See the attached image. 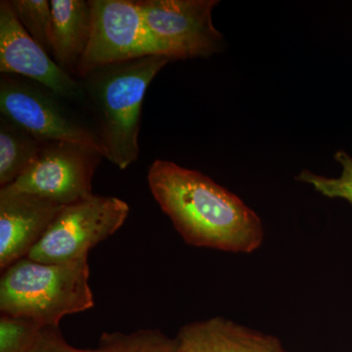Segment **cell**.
Returning <instances> with one entry per match:
<instances>
[{
  "label": "cell",
  "mask_w": 352,
  "mask_h": 352,
  "mask_svg": "<svg viewBox=\"0 0 352 352\" xmlns=\"http://www.w3.org/2000/svg\"><path fill=\"white\" fill-rule=\"evenodd\" d=\"M147 180L155 200L187 244L245 254L261 247L264 231L258 215L207 175L156 160Z\"/></svg>",
  "instance_id": "6da1fadb"
},
{
  "label": "cell",
  "mask_w": 352,
  "mask_h": 352,
  "mask_svg": "<svg viewBox=\"0 0 352 352\" xmlns=\"http://www.w3.org/2000/svg\"><path fill=\"white\" fill-rule=\"evenodd\" d=\"M148 56L109 65L80 80L83 98L106 159L126 170L139 156L141 112L148 87L170 63Z\"/></svg>",
  "instance_id": "7a4b0ae2"
},
{
  "label": "cell",
  "mask_w": 352,
  "mask_h": 352,
  "mask_svg": "<svg viewBox=\"0 0 352 352\" xmlns=\"http://www.w3.org/2000/svg\"><path fill=\"white\" fill-rule=\"evenodd\" d=\"M89 273L87 258L65 263L20 259L2 273L0 311L41 327H59L65 316L94 307Z\"/></svg>",
  "instance_id": "3957f363"
},
{
  "label": "cell",
  "mask_w": 352,
  "mask_h": 352,
  "mask_svg": "<svg viewBox=\"0 0 352 352\" xmlns=\"http://www.w3.org/2000/svg\"><path fill=\"white\" fill-rule=\"evenodd\" d=\"M65 101L52 90L28 78L6 74L0 76V113L4 118L45 142L80 143L104 154L92 124Z\"/></svg>",
  "instance_id": "277c9868"
},
{
  "label": "cell",
  "mask_w": 352,
  "mask_h": 352,
  "mask_svg": "<svg viewBox=\"0 0 352 352\" xmlns=\"http://www.w3.org/2000/svg\"><path fill=\"white\" fill-rule=\"evenodd\" d=\"M129 214V205L116 197L94 195L63 206L27 258L46 263L87 258L90 250L124 226Z\"/></svg>",
  "instance_id": "5b68a950"
},
{
  "label": "cell",
  "mask_w": 352,
  "mask_h": 352,
  "mask_svg": "<svg viewBox=\"0 0 352 352\" xmlns=\"http://www.w3.org/2000/svg\"><path fill=\"white\" fill-rule=\"evenodd\" d=\"M146 27L162 55L175 60L207 58L224 48V38L212 24L217 0H138Z\"/></svg>",
  "instance_id": "8992f818"
},
{
  "label": "cell",
  "mask_w": 352,
  "mask_h": 352,
  "mask_svg": "<svg viewBox=\"0 0 352 352\" xmlns=\"http://www.w3.org/2000/svg\"><path fill=\"white\" fill-rule=\"evenodd\" d=\"M92 30L76 78L109 65L163 56L133 0H89Z\"/></svg>",
  "instance_id": "52a82bcc"
},
{
  "label": "cell",
  "mask_w": 352,
  "mask_h": 352,
  "mask_svg": "<svg viewBox=\"0 0 352 352\" xmlns=\"http://www.w3.org/2000/svg\"><path fill=\"white\" fill-rule=\"evenodd\" d=\"M104 157L92 146L47 141L34 163L8 187L60 206L78 203L94 195L92 178Z\"/></svg>",
  "instance_id": "ba28073f"
},
{
  "label": "cell",
  "mask_w": 352,
  "mask_h": 352,
  "mask_svg": "<svg viewBox=\"0 0 352 352\" xmlns=\"http://www.w3.org/2000/svg\"><path fill=\"white\" fill-rule=\"evenodd\" d=\"M0 73L38 82L65 100L82 102L80 80L64 71L28 34L8 0L0 2Z\"/></svg>",
  "instance_id": "9c48e42d"
},
{
  "label": "cell",
  "mask_w": 352,
  "mask_h": 352,
  "mask_svg": "<svg viewBox=\"0 0 352 352\" xmlns=\"http://www.w3.org/2000/svg\"><path fill=\"white\" fill-rule=\"evenodd\" d=\"M63 206L43 197L0 189V267L27 258Z\"/></svg>",
  "instance_id": "30bf717a"
},
{
  "label": "cell",
  "mask_w": 352,
  "mask_h": 352,
  "mask_svg": "<svg viewBox=\"0 0 352 352\" xmlns=\"http://www.w3.org/2000/svg\"><path fill=\"white\" fill-rule=\"evenodd\" d=\"M175 340L177 352H288L277 338L221 317L188 324Z\"/></svg>",
  "instance_id": "8fae6325"
},
{
  "label": "cell",
  "mask_w": 352,
  "mask_h": 352,
  "mask_svg": "<svg viewBox=\"0 0 352 352\" xmlns=\"http://www.w3.org/2000/svg\"><path fill=\"white\" fill-rule=\"evenodd\" d=\"M50 3L53 59L76 78L91 34V7L85 0H51Z\"/></svg>",
  "instance_id": "7c38bea8"
},
{
  "label": "cell",
  "mask_w": 352,
  "mask_h": 352,
  "mask_svg": "<svg viewBox=\"0 0 352 352\" xmlns=\"http://www.w3.org/2000/svg\"><path fill=\"white\" fill-rule=\"evenodd\" d=\"M44 143L0 115V186L15 182L34 163Z\"/></svg>",
  "instance_id": "4fadbf2b"
},
{
  "label": "cell",
  "mask_w": 352,
  "mask_h": 352,
  "mask_svg": "<svg viewBox=\"0 0 352 352\" xmlns=\"http://www.w3.org/2000/svg\"><path fill=\"white\" fill-rule=\"evenodd\" d=\"M91 352H177V342L156 329L103 333Z\"/></svg>",
  "instance_id": "5bb4252c"
},
{
  "label": "cell",
  "mask_w": 352,
  "mask_h": 352,
  "mask_svg": "<svg viewBox=\"0 0 352 352\" xmlns=\"http://www.w3.org/2000/svg\"><path fill=\"white\" fill-rule=\"evenodd\" d=\"M18 20L28 34L52 56L51 3L48 0H11ZM53 58V57H52Z\"/></svg>",
  "instance_id": "9a60e30c"
},
{
  "label": "cell",
  "mask_w": 352,
  "mask_h": 352,
  "mask_svg": "<svg viewBox=\"0 0 352 352\" xmlns=\"http://www.w3.org/2000/svg\"><path fill=\"white\" fill-rule=\"evenodd\" d=\"M342 173L339 177H325L305 170L296 176L298 182L311 185L318 193L333 199H342L352 205V157L344 150L335 154Z\"/></svg>",
  "instance_id": "2e32d148"
},
{
  "label": "cell",
  "mask_w": 352,
  "mask_h": 352,
  "mask_svg": "<svg viewBox=\"0 0 352 352\" xmlns=\"http://www.w3.org/2000/svg\"><path fill=\"white\" fill-rule=\"evenodd\" d=\"M43 329L36 322L1 314L0 352H30Z\"/></svg>",
  "instance_id": "e0dca14e"
},
{
  "label": "cell",
  "mask_w": 352,
  "mask_h": 352,
  "mask_svg": "<svg viewBox=\"0 0 352 352\" xmlns=\"http://www.w3.org/2000/svg\"><path fill=\"white\" fill-rule=\"evenodd\" d=\"M30 352H91L72 346L65 340L59 327H43L36 344Z\"/></svg>",
  "instance_id": "ac0fdd59"
}]
</instances>
